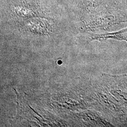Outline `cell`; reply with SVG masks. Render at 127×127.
I'll return each mask as SVG.
<instances>
[{"label": "cell", "mask_w": 127, "mask_h": 127, "mask_svg": "<svg viewBox=\"0 0 127 127\" xmlns=\"http://www.w3.org/2000/svg\"><path fill=\"white\" fill-rule=\"evenodd\" d=\"M109 38L119 40H125L127 41V28L119 32L95 36L92 39L95 40H100L107 39Z\"/></svg>", "instance_id": "obj_1"}, {"label": "cell", "mask_w": 127, "mask_h": 127, "mask_svg": "<svg viewBox=\"0 0 127 127\" xmlns=\"http://www.w3.org/2000/svg\"><path fill=\"white\" fill-rule=\"evenodd\" d=\"M114 2L127 10V0H112Z\"/></svg>", "instance_id": "obj_2"}]
</instances>
